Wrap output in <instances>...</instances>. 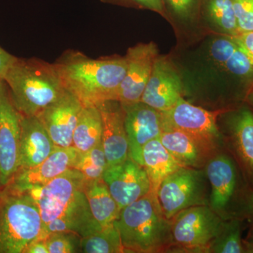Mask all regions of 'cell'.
Wrapping results in <instances>:
<instances>
[{
    "label": "cell",
    "instance_id": "1",
    "mask_svg": "<svg viewBox=\"0 0 253 253\" xmlns=\"http://www.w3.org/2000/svg\"><path fill=\"white\" fill-rule=\"evenodd\" d=\"M63 86L83 106L116 100L127 68L126 56L91 59L68 50L54 63Z\"/></svg>",
    "mask_w": 253,
    "mask_h": 253
},
{
    "label": "cell",
    "instance_id": "2",
    "mask_svg": "<svg viewBox=\"0 0 253 253\" xmlns=\"http://www.w3.org/2000/svg\"><path fill=\"white\" fill-rule=\"evenodd\" d=\"M3 80L24 116H38L66 91L54 64L36 58L16 57Z\"/></svg>",
    "mask_w": 253,
    "mask_h": 253
},
{
    "label": "cell",
    "instance_id": "3",
    "mask_svg": "<svg viewBox=\"0 0 253 253\" xmlns=\"http://www.w3.org/2000/svg\"><path fill=\"white\" fill-rule=\"evenodd\" d=\"M114 224L125 253H158L173 245L170 220L152 193L121 209Z\"/></svg>",
    "mask_w": 253,
    "mask_h": 253
},
{
    "label": "cell",
    "instance_id": "4",
    "mask_svg": "<svg viewBox=\"0 0 253 253\" xmlns=\"http://www.w3.org/2000/svg\"><path fill=\"white\" fill-rule=\"evenodd\" d=\"M38 206L28 193L0 191V253H23L33 241L44 240Z\"/></svg>",
    "mask_w": 253,
    "mask_h": 253
},
{
    "label": "cell",
    "instance_id": "5",
    "mask_svg": "<svg viewBox=\"0 0 253 253\" xmlns=\"http://www.w3.org/2000/svg\"><path fill=\"white\" fill-rule=\"evenodd\" d=\"M240 172L236 161L226 154L211 158L206 166L211 186L209 206L224 219H241L253 212V190Z\"/></svg>",
    "mask_w": 253,
    "mask_h": 253
},
{
    "label": "cell",
    "instance_id": "6",
    "mask_svg": "<svg viewBox=\"0 0 253 253\" xmlns=\"http://www.w3.org/2000/svg\"><path fill=\"white\" fill-rule=\"evenodd\" d=\"M206 174L197 168L181 167L167 176L156 196L165 217L170 220L186 208L208 205Z\"/></svg>",
    "mask_w": 253,
    "mask_h": 253
},
{
    "label": "cell",
    "instance_id": "7",
    "mask_svg": "<svg viewBox=\"0 0 253 253\" xmlns=\"http://www.w3.org/2000/svg\"><path fill=\"white\" fill-rule=\"evenodd\" d=\"M224 221L207 205L186 208L170 219L173 245L184 249L208 251Z\"/></svg>",
    "mask_w": 253,
    "mask_h": 253
},
{
    "label": "cell",
    "instance_id": "8",
    "mask_svg": "<svg viewBox=\"0 0 253 253\" xmlns=\"http://www.w3.org/2000/svg\"><path fill=\"white\" fill-rule=\"evenodd\" d=\"M21 114L7 84L0 81V189L9 185L19 168Z\"/></svg>",
    "mask_w": 253,
    "mask_h": 253
},
{
    "label": "cell",
    "instance_id": "9",
    "mask_svg": "<svg viewBox=\"0 0 253 253\" xmlns=\"http://www.w3.org/2000/svg\"><path fill=\"white\" fill-rule=\"evenodd\" d=\"M221 113L194 106L182 97L170 109L161 112L163 129L185 132L217 151L222 144L217 125V116Z\"/></svg>",
    "mask_w": 253,
    "mask_h": 253
},
{
    "label": "cell",
    "instance_id": "10",
    "mask_svg": "<svg viewBox=\"0 0 253 253\" xmlns=\"http://www.w3.org/2000/svg\"><path fill=\"white\" fill-rule=\"evenodd\" d=\"M84 185L83 174L71 168L44 185L32 188L26 192L38 206L44 226L62 214L84 191Z\"/></svg>",
    "mask_w": 253,
    "mask_h": 253
},
{
    "label": "cell",
    "instance_id": "11",
    "mask_svg": "<svg viewBox=\"0 0 253 253\" xmlns=\"http://www.w3.org/2000/svg\"><path fill=\"white\" fill-rule=\"evenodd\" d=\"M158 56L157 46L153 42L140 43L128 49L126 55L127 68L116 100L123 105L141 101Z\"/></svg>",
    "mask_w": 253,
    "mask_h": 253
},
{
    "label": "cell",
    "instance_id": "12",
    "mask_svg": "<svg viewBox=\"0 0 253 253\" xmlns=\"http://www.w3.org/2000/svg\"><path fill=\"white\" fill-rule=\"evenodd\" d=\"M103 179L121 209L151 192V184L144 168L130 157L106 168Z\"/></svg>",
    "mask_w": 253,
    "mask_h": 253
},
{
    "label": "cell",
    "instance_id": "13",
    "mask_svg": "<svg viewBox=\"0 0 253 253\" xmlns=\"http://www.w3.org/2000/svg\"><path fill=\"white\" fill-rule=\"evenodd\" d=\"M122 105L125 110V126L129 143V157L143 166L142 152L145 145L159 138L163 131L162 114L141 101Z\"/></svg>",
    "mask_w": 253,
    "mask_h": 253
},
{
    "label": "cell",
    "instance_id": "14",
    "mask_svg": "<svg viewBox=\"0 0 253 253\" xmlns=\"http://www.w3.org/2000/svg\"><path fill=\"white\" fill-rule=\"evenodd\" d=\"M180 75L168 58L158 56L141 101L160 112L170 109L182 98Z\"/></svg>",
    "mask_w": 253,
    "mask_h": 253
},
{
    "label": "cell",
    "instance_id": "15",
    "mask_svg": "<svg viewBox=\"0 0 253 253\" xmlns=\"http://www.w3.org/2000/svg\"><path fill=\"white\" fill-rule=\"evenodd\" d=\"M79 154L73 146H56L54 151L35 167L19 169L4 189L13 192H26L32 188L44 185L54 178L73 168Z\"/></svg>",
    "mask_w": 253,
    "mask_h": 253
},
{
    "label": "cell",
    "instance_id": "16",
    "mask_svg": "<svg viewBox=\"0 0 253 253\" xmlns=\"http://www.w3.org/2000/svg\"><path fill=\"white\" fill-rule=\"evenodd\" d=\"M83 107L81 101L66 90L61 97L36 117L42 123L56 146L70 147L72 146L73 133Z\"/></svg>",
    "mask_w": 253,
    "mask_h": 253
},
{
    "label": "cell",
    "instance_id": "17",
    "mask_svg": "<svg viewBox=\"0 0 253 253\" xmlns=\"http://www.w3.org/2000/svg\"><path fill=\"white\" fill-rule=\"evenodd\" d=\"M96 106L102 118L101 142L108 167L124 162L129 157L124 108L117 100H107Z\"/></svg>",
    "mask_w": 253,
    "mask_h": 253
},
{
    "label": "cell",
    "instance_id": "18",
    "mask_svg": "<svg viewBox=\"0 0 253 253\" xmlns=\"http://www.w3.org/2000/svg\"><path fill=\"white\" fill-rule=\"evenodd\" d=\"M55 147L54 141L38 117L21 115L18 170L38 166L54 151Z\"/></svg>",
    "mask_w": 253,
    "mask_h": 253
},
{
    "label": "cell",
    "instance_id": "19",
    "mask_svg": "<svg viewBox=\"0 0 253 253\" xmlns=\"http://www.w3.org/2000/svg\"><path fill=\"white\" fill-rule=\"evenodd\" d=\"M228 138L241 171L253 190V113L241 108L231 116Z\"/></svg>",
    "mask_w": 253,
    "mask_h": 253
},
{
    "label": "cell",
    "instance_id": "20",
    "mask_svg": "<svg viewBox=\"0 0 253 253\" xmlns=\"http://www.w3.org/2000/svg\"><path fill=\"white\" fill-rule=\"evenodd\" d=\"M159 139L182 167H202L216 153L204 143L177 129L164 128Z\"/></svg>",
    "mask_w": 253,
    "mask_h": 253
},
{
    "label": "cell",
    "instance_id": "21",
    "mask_svg": "<svg viewBox=\"0 0 253 253\" xmlns=\"http://www.w3.org/2000/svg\"><path fill=\"white\" fill-rule=\"evenodd\" d=\"M102 229L91 214L84 191L70 205L59 217L44 226V240L50 234L71 232L85 237Z\"/></svg>",
    "mask_w": 253,
    "mask_h": 253
},
{
    "label": "cell",
    "instance_id": "22",
    "mask_svg": "<svg viewBox=\"0 0 253 253\" xmlns=\"http://www.w3.org/2000/svg\"><path fill=\"white\" fill-rule=\"evenodd\" d=\"M210 52L214 62L227 72L253 84V63L230 36L214 39L211 43Z\"/></svg>",
    "mask_w": 253,
    "mask_h": 253
},
{
    "label": "cell",
    "instance_id": "23",
    "mask_svg": "<svg viewBox=\"0 0 253 253\" xmlns=\"http://www.w3.org/2000/svg\"><path fill=\"white\" fill-rule=\"evenodd\" d=\"M143 167L151 184V192L156 196L158 187L167 176L182 167L166 149L159 138L145 145L142 152Z\"/></svg>",
    "mask_w": 253,
    "mask_h": 253
},
{
    "label": "cell",
    "instance_id": "24",
    "mask_svg": "<svg viewBox=\"0 0 253 253\" xmlns=\"http://www.w3.org/2000/svg\"><path fill=\"white\" fill-rule=\"evenodd\" d=\"M84 191L91 214L102 228L113 225L121 209L111 196L104 179L84 181Z\"/></svg>",
    "mask_w": 253,
    "mask_h": 253
},
{
    "label": "cell",
    "instance_id": "25",
    "mask_svg": "<svg viewBox=\"0 0 253 253\" xmlns=\"http://www.w3.org/2000/svg\"><path fill=\"white\" fill-rule=\"evenodd\" d=\"M103 124L97 106H83L73 136L72 146L78 152L92 149L102 140Z\"/></svg>",
    "mask_w": 253,
    "mask_h": 253
},
{
    "label": "cell",
    "instance_id": "26",
    "mask_svg": "<svg viewBox=\"0 0 253 253\" xmlns=\"http://www.w3.org/2000/svg\"><path fill=\"white\" fill-rule=\"evenodd\" d=\"M81 253H123L124 249L121 236L115 224L82 238Z\"/></svg>",
    "mask_w": 253,
    "mask_h": 253
},
{
    "label": "cell",
    "instance_id": "27",
    "mask_svg": "<svg viewBox=\"0 0 253 253\" xmlns=\"http://www.w3.org/2000/svg\"><path fill=\"white\" fill-rule=\"evenodd\" d=\"M210 21L223 34L236 36L239 34L232 0H204Z\"/></svg>",
    "mask_w": 253,
    "mask_h": 253
},
{
    "label": "cell",
    "instance_id": "28",
    "mask_svg": "<svg viewBox=\"0 0 253 253\" xmlns=\"http://www.w3.org/2000/svg\"><path fill=\"white\" fill-rule=\"evenodd\" d=\"M241 219L224 221L222 229L208 248L207 252L215 253H246L241 238Z\"/></svg>",
    "mask_w": 253,
    "mask_h": 253
},
{
    "label": "cell",
    "instance_id": "29",
    "mask_svg": "<svg viewBox=\"0 0 253 253\" xmlns=\"http://www.w3.org/2000/svg\"><path fill=\"white\" fill-rule=\"evenodd\" d=\"M107 168V161L101 142L86 152L79 153L73 168L83 174L84 181H90L103 179Z\"/></svg>",
    "mask_w": 253,
    "mask_h": 253
},
{
    "label": "cell",
    "instance_id": "30",
    "mask_svg": "<svg viewBox=\"0 0 253 253\" xmlns=\"http://www.w3.org/2000/svg\"><path fill=\"white\" fill-rule=\"evenodd\" d=\"M82 238L71 232L50 234L44 239L49 253H81Z\"/></svg>",
    "mask_w": 253,
    "mask_h": 253
},
{
    "label": "cell",
    "instance_id": "31",
    "mask_svg": "<svg viewBox=\"0 0 253 253\" xmlns=\"http://www.w3.org/2000/svg\"><path fill=\"white\" fill-rule=\"evenodd\" d=\"M239 33L253 31V0H232Z\"/></svg>",
    "mask_w": 253,
    "mask_h": 253
},
{
    "label": "cell",
    "instance_id": "32",
    "mask_svg": "<svg viewBox=\"0 0 253 253\" xmlns=\"http://www.w3.org/2000/svg\"><path fill=\"white\" fill-rule=\"evenodd\" d=\"M176 17L183 21L194 18L199 11L201 0H163Z\"/></svg>",
    "mask_w": 253,
    "mask_h": 253
},
{
    "label": "cell",
    "instance_id": "33",
    "mask_svg": "<svg viewBox=\"0 0 253 253\" xmlns=\"http://www.w3.org/2000/svg\"><path fill=\"white\" fill-rule=\"evenodd\" d=\"M108 4L119 5L136 9H149L165 16V6L163 0H100Z\"/></svg>",
    "mask_w": 253,
    "mask_h": 253
},
{
    "label": "cell",
    "instance_id": "34",
    "mask_svg": "<svg viewBox=\"0 0 253 253\" xmlns=\"http://www.w3.org/2000/svg\"><path fill=\"white\" fill-rule=\"evenodd\" d=\"M230 37L247 55L253 65V31L239 33L237 36Z\"/></svg>",
    "mask_w": 253,
    "mask_h": 253
},
{
    "label": "cell",
    "instance_id": "35",
    "mask_svg": "<svg viewBox=\"0 0 253 253\" xmlns=\"http://www.w3.org/2000/svg\"><path fill=\"white\" fill-rule=\"evenodd\" d=\"M16 59V56L9 54L0 46V81L4 79L8 68L10 67Z\"/></svg>",
    "mask_w": 253,
    "mask_h": 253
},
{
    "label": "cell",
    "instance_id": "36",
    "mask_svg": "<svg viewBox=\"0 0 253 253\" xmlns=\"http://www.w3.org/2000/svg\"><path fill=\"white\" fill-rule=\"evenodd\" d=\"M23 253H49L45 241L38 239L32 242Z\"/></svg>",
    "mask_w": 253,
    "mask_h": 253
},
{
    "label": "cell",
    "instance_id": "37",
    "mask_svg": "<svg viewBox=\"0 0 253 253\" xmlns=\"http://www.w3.org/2000/svg\"><path fill=\"white\" fill-rule=\"evenodd\" d=\"M246 253H253V226L251 229L249 239L244 241Z\"/></svg>",
    "mask_w": 253,
    "mask_h": 253
},
{
    "label": "cell",
    "instance_id": "38",
    "mask_svg": "<svg viewBox=\"0 0 253 253\" xmlns=\"http://www.w3.org/2000/svg\"><path fill=\"white\" fill-rule=\"evenodd\" d=\"M246 101L253 106V84L249 86L246 96Z\"/></svg>",
    "mask_w": 253,
    "mask_h": 253
},
{
    "label": "cell",
    "instance_id": "39",
    "mask_svg": "<svg viewBox=\"0 0 253 253\" xmlns=\"http://www.w3.org/2000/svg\"><path fill=\"white\" fill-rule=\"evenodd\" d=\"M1 189H0V191H1Z\"/></svg>",
    "mask_w": 253,
    "mask_h": 253
}]
</instances>
